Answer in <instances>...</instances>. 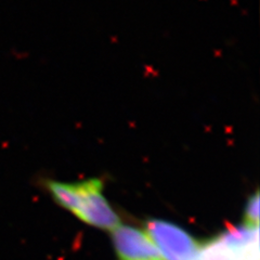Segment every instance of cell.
Listing matches in <instances>:
<instances>
[{"label":"cell","mask_w":260,"mask_h":260,"mask_svg":"<svg viewBox=\"0 0 260 260\" xmlns=\"http://www.w3.org/2000/svg\"><path fill=\"white\" fill-rule=\"evenodd\" d=\"M55 203L74 214L81 221L104 230H114L119 218L103 194V181L91 178L79 182L43 181Z\"/></svg>","instance_id":"1"},{"label":"cell","mask_w":260,"mask_h":260,"mask_svg":"<svg viewBox=\"0 0 260 260\" xmlns=\"http://www.w3.org/2000/svg\"><path fill=\"white\" fill-rule=\"evenodd\" d=\"M145 233L165 260H194L199 244L181 226L160 219H151L145 225Z\"/></svg>","instance_id":"2"},{"label":"cell","mask_w":260,"mask_h":260,"mask_svg":"<svg viewBox=\"0 0 260 260\" xmlns=\"http://www.w3.org/2000/svg\"><path fill=\"white\" fill-rule=\"evenodd\" d=\"M112 238L121 260H162L149 235L135 226L119 224L113 230Z\"/></svg>","instance_id":"3"},{"label":"cell","mask_w":260,"mask_h":260,"mask_svg":"<svg viewBox=\"0 0 260 260\" xmlns=\"http://www.w3.org/2000/svg\"><path fill=\"white\" fill-rule=\"evenodd\" d=\"M194 260H240V248L220 234L199 246Z\"/></svg>","instance_id":"4"},{"label":"cell","mask_w":260,"mask_h":260,"mask_svg":"<svg viewBox=\"0 0 260 260\" xmlns=\"http://www.w3.org/2000/svg\"><path fill=\"white\" fill-rule=\"evenodd\" d=\"M245 224L251 226H258L259 224V192L256 191L253 195H250L246 205L245 211Z\"/></svg>","instance_id":"5"}]
</instances>
